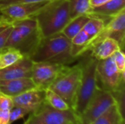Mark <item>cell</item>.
Masks as SVG:
<instances>
[{
  "label": "cell",
  "instance_id": "cell-10",
  "mask_svg": "<svg viewBox=\"0 0 125 124\" xmlns=\"http://www.w3.org/2000/svg\"><path fill=\"white\" fill-rule=\"evenodd\" d=\"M65 66L49 61H33L31 79L36 88L40 90L48 88Z\"/></svg>",
  "mask_w": 125,
  "mask_h": 124
},
{
  "label": "cell",
  "instance_id": "cell-28",
  "mask_svg": "<svg viewBox=\"0 0 125 124\" xmlns=\"http://www.w3.org/2000/svg\"><path fill=\"white\" fill-rule=\"evenodd\" d=\"M51 0H0V7L14 4H21V3H35L40 1H48Z\"/></svg>",
  "mask_w": 125,
  "mask_h": 124
},
{
  "label": "cell",
  "instance_id": "cell-11",
  "mask_svg": "<svg viewBox=\"0 0 125 124\" xmlns=\"http://www.w3.org/2000/svg\"><path fill=\"white\" fill-rule=\"evenodd\" d=\"M47 2L40 1L10 4L0 7V14L11 22L20 20L34 17Z\"/></svg>",
  "mask_w": 125,
  "mask_h": 124
},
{
  "label": "cell",
  "instance_id": "cell-12",
  "mask_svg": "<svg viewBox=\"0 0 125 124\" xmlns=\"http://www.w3.org/2000/svg\"><path fill=\"white\" fill-rule=\"evenodd\" d=\"M32 64L29 58L23 57L15 64L0 69V80L31 77Z\"/></svg>",
  "mask_w": 125,
  "mask_h": 124
},
{
  "label": "cell",
  "instance_id": "cell-6",
  "mask_svg": "<svg viewBox=\"0 0 125 124\" xmlns=\"http://www.w3.org/2000/svg\"><path fill=\"white\" fill-rule=\"evenodd\" d=\"M96 74L98 87L110 91L115 98L124 95L125 74L119 72L112 56L97 61Z\"/></svg>",
  "mask_w": 125,
  "mask_h": 124
},
{
  "label": "cell",
  "instance_id": "cell-29",
  "mask_svg": "<svg viewBox=\"0 0 125 124\" xmlns=\"http://www.w3.org/2000/svg\"><path fill=\"white\" fill-rule=\"evenodd\" d=\"M10 110H0V124H9Z\"/></svg>",
  "mask_w": 125,
  "mask_h": 124
},
{
  "label": "cell",
  "instance_id": "cell-3",
  "mask_svg": "<svg viewBox=\"0 0 125 124\" xmlns=\"http://www.w3.org/2000/svg\"><path fill=\"white\" fill-rule=\"evenodd\" d=\"M30 59L68 65L75 60L71 54L70 39L62 33L42 38Z\"/></svg>",
  "mask_w": 125,
  "mask_h": 124
},
{
  "label": "cell",
  "instance_id": "cell-19",
  "mask_svg": "<svg viewBox=\"0 0 125 124\" xmlns=\"http://www.w3.org/2000/svg\"><path fill=\"white\" fill-rule=\"evenodd\" d=\"M90 41L89 36L83 31L81 30L75 36H74L71 39V54L75 58L84 54V50Z\"/></svg>",
  "mask_w": 125,
  "mask_h": 124
},
{
  "label": "cell",
  "instance_id": "cell-32",
  "mask_svg": "<svg viewBox=\"0 0 125 124\" xmlns=\"http://www.w3.org/2000/svg\"><path fill=\"white\" fill-rule=\"evenodd\" d=\"M121 124H125V121H122V122L121 123Z\"/></svg>",
  "mask_w": 125,
  "mask_h": 124
},
{
  "label": "cell",
  "instance_id": "cell-23",
  "mask_svg": "<svg viewBox=\"0 0 125 124\" xmlns=\"http://www.w3.org/2000/svg\"><path fill=\"white\" fill-rule=\"evenodd\" d=\"M45 102L51 105L52 107L57 110H67L71 109L60 96H59L56 93H55L50 88H47L45 90Z\"/></svg>",
  "mask_w": 125,
  "mask_h": 124
},
{
  "label": "cell",
  "instance_id": "cell-2",
  "mask_svg": "<svg viewBox=\"0 0 125 124\" xmlns=\"http://www.w3.org/2000/svg\"><path fill=\"white\" fill-rule=\"evenodd\" d=\"M12 26L5 48H15L24 57L30 58L42 38L35 18L15 20L12 22Z\"/></svg>",
  "mask_w": 125,
  "mask_h": 124
},
{
  "label": "cell",
  "instance_id": "cell-18",
  "mask_svg": "<svg viewBox=\"0 0 125 124\" xmlns=\"http://www.w3.org/2000/svg\"><path fill=\"white\" fill-rule=\"evenodd\" d=\"M89 18L90 17L88 15H82L71 19L61 33L69 39H71L78 32L83 30Z\"/></svg>",
  "mask_w": 125,
  "mask_h": 124
},
{
  "label": "cell",
  "instance_id": "cell-15",
  "mask_svg": "<svg viewBox=\"0 0 125 124\" xmlns=\"http://www.w3.org/2000/svg\"><path fill=\"white\" fill-rule=\"evenodd\" d=\"M125 9V0H111L95 7H92L89 16L98 17L107 23Z\"/></svg>",
  "mask_w": 125,
  "mask_h": 124
},
{
  "label": "cell",
  "instance_id": "cell-30",
  "mask_svg": "<svg viewBox=\"0 0 125 124\" xmlns=\"http://www.w3.org/2000/svg\"><path fill=\"white\" fill-rule=\"evenodd\" d=\"M11 24H12V22L10 20H9L7 18L1 15L0 17V32Z\"/></svg>",
  "mask_w": 125,
  "mask_h": 124
},
{
  "label": "cell",
  "instance_id": "cell-24",
  "mask_svg": "<svg viewBox=\"0 0 125 124\" xmlns=\"http://www.w3.org/2000/svg\"><path fill=\"white\" fill-rule=\"evenodd\" d=\"M31 113V110L25 107H22L19 106H13V107L10 110L9 124H12L17 120L23 118L26 115H29Z\"/></svg>",
  "mask_w": 125,
  "mask_h": 124
},
{
  "label": "cell",
  "instance_id": "cell-7",
  "mask_svg": "<svg viewBox=\"0 0 125 124\" xmlns=\"http://www.w3.org/2000/svg\"><path fill=\"white\" fill-rule=\"evenodd\" d=\"M78 116L72 109L60 110L44 102L40 107L29 114L23 124H75Z\"/></svg>",
  "mask_w": 125,
  "mask_h": 124
},
{
  "label": "cell",
  "instance_id": "cell-17",
  "mask_svg": "<svg viewBox=\"0 0 125 124\" xmlns=\"http://www.w3.org/2000/svg\"><path fill=\"white\" fill-rule=\"evenodd\" d=\"M123 121L124 113L116 102L90 124H121Z\"/></svg>",
  "mask_w": 125,
  "mask_h": 124
},
{
  "label": "cell",
  "instance_id": "cell-20",
  "mask_svg": "<svg viewBox=\"0 0 125 124\" xmlns=\"http://www.w3.org/2000/svg\"><path fill=\"white\" fill-rule=\"evenodd\" d=\"M23 57L22 53L17 49L13 48H5L0 52V69L15 64Z\"/></svg>",
  "mask_w": 125,
  "mask_h": 124
},
{
  "label": "cell",
  "instance_id": "cell-33",
  "mask_svg": "<svg viewBox=\"0 0 125 124\" xmlns=\"http://www.w3.org/2000/svg\"><path fill=\"white\" fill-rule=\"evenodd\" d=\"M80 124L79 123H77V124Z\"/></svg>",
  "mask_w": 125,
  "mask_h": 124
},
{
  "label": "cell",
  "instance_id": "cell-21",
  "mask_svg": "<svg viewBox=\"0 0 125 124\" xmlns=\"http://www.w3.org/2000/svg\"><path fill=\"white\" fill-rule=\"evenodd\" d=\"M70 18L79 15H88L92 7L91 0H68Z\"/></svg>",
  "mask_w": 125,
  "mask_h": 124
},
{
  "label": "cell",
  "instance_id": "cell-25",
  "mask_svg": "<svg viewBox=\"0 0 125 124\" xmlns=\"http://www.w3.org/2000/svg\"><path fill=\"white\" fill-rule=\"evenodd\" d=\"M115 65L119 72L125 74V56L124 50L122 49L118 50L112 56Z\"/></svg>",
  "mask_w": 125,
  "mask_h": 124
},
{
  "label": "cell",
  "instance_id": "cell-5",
  "mask_svg": "<svg viewBox=\"0 0 125 124\" xmlns=\"http://www.w3.org/2000/svg\"><path fill=\"white\" fill-rule=\"evenodd\" d=\"M82 75V63L66 65L48 88L60 96L72 109Z\"/></svg>",
  "mask_w": 125,
  "mask_h": 124
},
{
  "label": "cell",
  "instance_id": "cell-9",
  "mask_svg": "<svg viewBox=\"0 0 125 124\" xmlns=\"http://www.w3.org/2000/svg\"><path fill=\"white\" fill-rule=\"evenodd\" d=\"M107 37L116 39L119 42L122 50H123L125 37V9L106 23L100 33L89 41L84 50V53L90 51L95 45Z\"/></svg>",
  "mask_w": 125,
  "mask_h": 124
},
{
  "label": "cell",
  "instance_id": "cell-22",
  "mask_svg": "<svg viewBox=\"0 0 125 124\" xmlns=\"http://www.w3.org/2000/svg\"><path fill=\"white\" fill-rule=\"evenodd\" d=\"M89 17L90 18L86 23V25L84 26L83 30L89 36L90 40H92L100 33V31L103 29L107 22L98 17Z\"/></svg>",
  "mask_w": 125,
  "mask_h": 124
},
{
  "label": "cell",
  "instance_id": "cell-31",
  "mask_svg": "<svg viewBox=\"0 0 125 124\" xmlns=\"http://www.w3.org/2000/svg\"><path fill=\"white\" fill-rule=\"evenodd\" d=\"M108 1H111V0H91V7H97L100 4H104Z\"/></svg>",
  "mask_w": 125,
  "mask_h": 124
},
{
  "label": "cell",
  "instance_id": "cell-26",
  "mask_svg": "<svg viewBox=\"0 0 125 124\" xmlns=\"http://www.w3.org/2000/svg\"><path fill=\"white\" fill-rule=\"evenodd\" d=\"M12 97L6 95L0 91V110H10L13 107Z\"/></svg>",
  "mask_w": 125,
  "mask_h": 124
},
{
  "label": "cell",
  "instance_id": "cell-1",
  "mask_svg": "<svg viewBox=\"0 0 125 124\" xmlns=\"http://www.w3.org/2000/svg\"><path fill=\"white\" fill-rule=\"evenodd\" d=\"M34 18L42 38L61 33L71 20L68 0L48 1Z\"/></svg>",
  "mask_w": 125,
  "mask_h": 124
},
{
  "label": "cell",
  "instance_id": "cell-13",
  "mask_svg": "<svg viewBox=\"0 0 125 124\" xmlns=\"http://www.w3.org/2000/svg\"><path fill=\"white\" fill-rule=\"evenodd\" d=\"M14 106L29 109L31 112L37 110L45 102V90L33 88L12 97Z\"/></svg>",
  "mask_w": 125,
  "mask_h": 124
},
{
  "label": "cell",
  "instance_id": "cell-14",
  "mask_svg": "<svg viewBox=\"0 0 125 124\" xmlns=\"http://www.w3.org/2000/svg\"><path fill=\"white\" fill-rule=\"evenodd\" d=\"M33 88H36V86L31 77L0 80V91L11 97Z\"/></svg>",
  "mask_w": 125,
  "mask_h": 124
},
{
  "label": "cell",
  "instance_id": "cell-27",
  "mask_svg": "<svg viewBox=\"0 0 125 124\" xmlns=\"http://www.w3.org/2000/svg\"><path fill=\"white\" fill-rule=\"evenodd\" d=\"M12 26L11 24L0 32V52L5 48L7 41L9 38L10 31L12 30Z\"/></svg>",
  "mask_w": 125,
  "mask_h": 124
},
{
  "label": "cell",
  "instance_id": "cell-16",
  "mask_svg": "<svg viewBox=\"0 0 125 124\" xmlns=\"http://www.w3.org/2000/svg\"><path fill=\"white\" fill-rule=\"evenodd\" d=\"M119 49L122 48L116 39L107 37L95 45L90 51H92L91 56L97 61H100L111 57Z\"/></svg>",
  "mask_w": 125,
  "mask_h": 124
},
{
  "label": "cell",
  "instance_id": "cell-4",
  "mask_svg": "<svg viewBox=\"0 0 125 124\" xmlns=\"http://www.w3.org/2000/svg\"><path fill=\"white\" fill-rule=\"evenodd\" d=\"M97 60L91 56L85 63H82V75L80 84L72 107L78 117L83 113L98 88L96 67Z\"/></svg>",
  "mask_w": 125,
  "mask_h": 124
},
{
  "label": "cell",
  "instance_id": "cell-8",
  "mask_svg": "<svg viewBox=\"0 0 125 124\" xmlns=\"http://www.w3.org/2000/svg\"><path fill=\"white\" fill-rule=\"evenodd\" d=\"M116 102L112 93L98 87L86 109L78 117V123L90 124Z\"/></svg>",
  "mask_w": 125,
  "mask_h": 124
}]
</instances>
